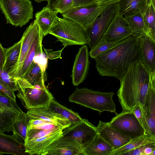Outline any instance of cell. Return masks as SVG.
I'll list each match as a JSON object with an SVG mask.
<instances>
[{
	"mask_svg": "<svg viewBox=\"0 0 155 155\" xmlns=\"http://www.w3.org/2000/svg\"><path fill=\"white\" fill-rule=\"evenodd\" d=\"M137 38L132 35L116 43L94 58L95 67L99 74L114 77L120 81L130 66L139 61Z\"/></svg>",
	"mask_w": 155,
	"mask_h": 155,
	"instance_id": "1",
	"label": "cell"
},
{
	"mask_svg": "<svg viewBox=\"0 0 155 155\" xmlns=\"http://www.w3.org/2000/svg\"><path fill=\"white\" fill-rule=\"evenodd\" d=\"M151 73L139 61L131 65L122 76L117 94L122 110L143 105L148 90Z\"/></svg>",
	"mask_w": 155,
	"mask_h": 155,
	"instance_id": "2",
	"label": "cell"
},
{
	"mask_svg": "<svg viewBox=\"0 0 155 155\" xmlns=\"http://www.w3.org/2000/svg\"><path fill=\"white\" fill-rule=\"evenodd\" d=\"M114 93L93 91L86 88H76L70 96L69 101L93 110L100 114L104 111L117 114L116 105L113 100Z\"/></svg>",
	"mask_w": 155,
	"mask_h": 155,
	"instance_id": "3",
	"label": "cell"
},
{
	"mask_svg": "<svg viewBox=\"0 0 155 155\" xmlns=\"http://www.w3.org/2000/svg\"><path fill=\"white\" fill-rule=\"evenodd\" d=\"M48 34L61 41L64 47L74 45H87L88 38L85 29L69 19L58 17Z\"/></svg>",
	"mask_w": 155,
	"mask_h": 155,
	"instance_id": "4",
	"label": "cell"
},
{
	"mask_svg": "<svg viewBox=\"0 0 155 155\" xmlns=\"http://www.w3.org/2000/svg\"><path fill=\"white\" fill-rule=\"evenodd\" d=\"M0 10L7 23L16 27H21L33 18V7L30 0H0Z\"/></svg>",
	"mask_w": 155,
	"mask_h": 155,
	"instance_id": "5",
	"label": "cell"
},
{
	"mask_svg": "<svg viewBox=\"0 0 155 155\" xmlns=\"http://www.w3.org/2000/svg\"><path fill=\"white\" fill-rule=\"evenodd\" d=\"M120 10L119 2L107 4L92 25L86 30L88 38L87 45L91 49L102 37Z\"/></svg>",
	"mask_w": 155,
	"mask_h": 155,
	"instance_id": "6",
	"label": "cell"
},
{
	"mask_svg": "<svg viewBox=\"0 0 155 155\" xmlns=\"http://www.w3.org/2000/svg\"><path fill=\"white\" fill-rule=\"evenodd\" d=\"M107 123L122 134L131 139L148 134L132 110H122Z\"/></svg>",
	"mask_w": 155,
	"mask_h": 155,
	"instance_id": "7",
	"label": "cell"
},
{
	"mask_svg": "<svg viewBox=\"0 0 155 155\" xmlns=\"http://www.w3.org/2000/svg\"><path fill=\"white\" fill-rule=\"evenodd\" d=\"M97 133L96 127L88 120L82 118L80 121L64 129L62 137L77 143L84 150Z\"/></svg>",
	"mask_w": 155,
	"mask_h": 155,
	"instance_id": "8",
	"label": "cell"
},
{
	"mask_svg": "<svg viewBox=\"0 0 155 155\" xmlns=\"http://www.w3.org/2000/svg\"><path fill=\"white\" fill-rule=\"evenodd\" d=\"M16 95L26 109L48 107L54 98L45 85L36 84L23 91L18 90Z\"/></svg>",
	"mask_w": 155,
	"mask_h": 155,
	"instance_id": "9",
	"label": "cell"
},
{
	"mask_svg": "<svg viewBox=\"0 0 155 155\" xmlns=\"http://www.w3.org/2000/svg\"><path fill=\"white\" fill-rule=\"evenodd\" d=\"M107 5L94 4L74 7L62 15L80 25L86 30L92 25Z\"/></svg>",
	"mask_w": 155,
	"mask_h": 155,
	"instance_id": "10",
	"label": "cell"
},
{
	"mask_svg": "<svg viewBox=\"0 0 155 155\" xmlns=\"http://www.w3.org/2000/svg\"><path fill=\"white\" fill-rule=\"evenodd\" d=\"M24 113L16 101L0 92V132L11 131L14 123Z\"/></svg>",
	"mask_w": 155,
	"mask_h": 155,
	"instance_id": "11",
	"label": "cell"
},
{
	"mask_svg": "<svg viewBox=\"0 0 155 155\" xmlns=\"http://www.w3.org/2000/svg\"><path fill=\"white\" fill-rule=\"evenodd\" d=\"M136 47L139 61L150 73H155V40L147 35L138 37Z\"/></svg>",
	"mask_w": 155,
	"mask_h": 155,
	"instance_id": "12",
	"label": "cell"
},
{
	"mask_svg": "<svg viewBox=\"0 0 155 155\" xmlns=\"http://www.w3.org/2000/svg\"><path fill=\"white\" fill-rule=\"evenodd\" d=\"M132 35L127 21L119 11L102 38L108 42L117 43Z\"/></svg>",
	"mask_w": 155,
	"mask_h": 155,
	"instance_id": "13",
	"label": "cell"
},
{
	"mask_svg": "<svg viewBox=\"0 0 155 155\" xmlns=\"http://www.w3.org/2000/svg\"><path fill=\"white\" fill-rule=\"evenodd\" d=\"M88 47L83 45L76 55L71 75L72 83L78 86L82 83L87 74L90 65Z\"/></svg>",
	"mask_w": 155,
	"mask_h": 155,
	"instance_id": "14",
	"label": "cell"
},
{
	"mask_svg": "<svg viewBox=\"0 0 155 155\" xmlns=\"http://www.w3.org/2000/svg\"><path fill=\"white\" fill-rule=\"evenodd\" d=\"M140 106L146 120L150 134L155 137V73H151L150 83L144 103Z\"/></svg>",
	"mask_w": 155,
	"mask_h": 155,
	"instance_id": "15",
	"label": "cell"
},
{
	"mask_svg": "<svg viewBox=\"0 0 155 155\" xmlns=\"http://www.w3.org/2000/svg\"><path fill=\"white\" fill-rule=\"evenodd\" d=\"M84 155L83 148L78 144L62 136L49 145L41 155Z\"/></svg>",
	"mask_w": 155,
	"mask_h": 155,
	"instance_id": "16",
	"label": "cell"
},
{
	"mask_svg": "<svg viewBox=\"0 0 155 155\" xmlns=\"http://www.w3.org/2000/svg\"><path fill=\"white\" fill-rule=\"evenodd\" d=\"M96 128L98 133L112 146L114 150L124 145L131 140L110 126L107 122L100 120Z\"/></svg>",
	"mask_w": 155,
	"mask_h": 155,
	"instance_id": "17",
	"label": "cell"
},
{
	"mask_svg": "<svg viewBox=\"0 0 155 155\" xmlns=\"http://www.w3.org/2000/svg\"><path fill=\"white\" fill-rule=\"evenodd\" d=\"M40 29L35 19L24 31L21 38V47L19 60L16 68L11 75L12 78L14 79L20 70L26 55Z\"/></svg>",
	"mask_w": 155,
	"mask_h": 155,
	"instance_id": "18",
	"label": "cell"
},
{
	"mask_svg": "<svg viewBox=\"0 0 155 155\" xmlns=\"http://www.w3.org/2000/svg\"><path fill=\"white\" fill-rule=\"evenodd\" d=\"M46 79L45 73L43 72L39 65L33 62L24 77L16 81L18 90L23 91L38 84L45 85Z\"/></svg>",
	"mask_w": 155,
	"mask_h": 155,
	"instance_id": "19",
	"label": "cell"
},
{
	"mask_svg": "<svg viewBox=\"0 0 155 155\" xmlns=\"http://www.w3.org/2000/svg\"><path fill=\"white\" fill-rule=\"evenodd\" d=\"M26 114L29 119H43L58 124L64 129L71 125L68 120L51 112L48 107L33 108L28 110Z\"/></svg>",
	"mask_w": 155,
	"mask_h": 155,
	"instance_id": "20",
	"label": "cell"
},
{
	"mask_svg": "<svg viewBox=\"0 0 155 155\" xmlns=\"http://www.w3.org/2000/svg\"><path fill=\"white\" fill-rule=\"evenodd\" d=\"M63 130L26 142L25 143V152L28 155H41L46 148L62 136Z\"/></svg>",
	"mask_w": 155,
	"mask_h": 155,
	"instance_id": "21",
	"label": "cell"
},
{
	"mask_svg": "<svg viewBox=\"0 0 155 155\" xmlns=\"http://www.w3.org/2000/svg\"><path fill=\"white\" fill-rule=\"evenodd\" d=\"M44 37L40 28L26 55L20 70L14 78L16 80L22 78L24 77L33 63L34 58L37 54L42 50V43Z\"/></svg>",
	"mask_w": 155,
	"mask_h": 155,
	"instance_id": "22",
	"label": "cell"
},
{
	"mask_svg": "<svg viewBox=\"0 0 155 155\" xmlns=\"http://www.w3.org/2000/svg\"><path fill=\"white\" fill-rule=\"evenodd\" d=\"M58 13L56 10L47 5L36 13L35 20L41 28L44 36L48 34L50 29L56 23Z\"/></svg>",
	"mask_w": 155,
	"mask_h": 155,
	"instance_id": "23",
	"label": "cell"
},
{
	"mask_svg": "<svg viewBox=\"0 0 155 155\" xmlns=\"http://www.w3.org/2000/svg\"><path fill=\"white\" fill-rule=\"evenodd\" d=\"M0 152L15 155L28 154L24 143L16 140L12 135L0 132Z\"/></svg>",
	"mask_w": 155,
	"mask_h": 155,
	"instance_id": "24",
	"label": "cell"
},
{
	"mask_svg": "<svg viewBox=\"0 0 155 155\" xmlns=\"http://www.w3.org/2000/svg\"><path fill=\"white\" fill-rule=\"evenodd\" d=\"M113 150L112 146L97 133L84 151V155H110Z\"/></svg>",
	"mask_w": 155,
	"mask_h": 155,
	"instance_id": "25",
	"label": "cell"
},
{
	"mask_svg": "<svg viewBox=\"0 0 155 155\" xmlns=\"http://www.w3.org/2000/svg\"><path fill=\"white\" fill-rule=\"evenodd\" d=\"M21 43V39L12 46L5 48V60L2 70L8 73L10 77L18 63L20 53Z\"/></svg>",
	"mask_w": 155,
	"mask_h": 155,
	"instance_id": "26",
	"label": "cell"
},
{
	"mask_svg": "<svg viewBox=\"0 0 155 155\" xmlns=\"http://www.w3.org/2000/svg\"><path fill=\"white\" fill-rule=\"evenodd\" d=\"M124 17L133 36L138 37L144 35H148L142 13H135Z\"/></svg>",
	"mask_w": 155,
	"mask_h": 155,
	"instance_id": "27",
	"label": "cell"
},
{
	"mask_svg": "<svg viewBox=\"0 0 155 155\" xmlns=\"http://www.w3.org/2000/svg\"><path fill=\"white\" fill-rule=\"evenodd\" d=\"M153 143H155V137L145 134L131 139L124 145L113 150L110 155H124L126 153L140 146Z\"/></svg>",
	"mask_w": 155,
	"mask_h": 155,
	"instance_id": "28",
	"label": "cell"
},
{
	"mask_svg": "<svg viewBox=\"0 0 155 155\" xmlns=\"http://www.w3.org/2000/svg\"><path fill=\"white\" fill-rule=\"evenodd\" d=\"M149 0H121L120 13L124 17L132 14L142 13L145 9Z\"/></svg>",
	"mask_w": 155,
	"mask_h": 155,
	"instance_id": "29",
	"label": "cell"
},
{
	"mask_svg": "<svg viewBox=\"0 0 155 155\" xmlns=\"http://www.w3.org/2000/svg\"><path fill=\"white\" fill-rule=\"evenodd\" d=\"M48 107L51 112L69 120L71 124L80 121L82 119L77 112L60 104L54 98L51 101Z\"/></svg>",
	"mask_w": 155,
	"mask_h": 155,
	"instance_id": "30",
	"label": "cell"
},
{
	"mask_svg": "<svg viewBox=\"0 0 155 155\" xmlns=\"http://www.w3.org/2000/svg\"><path fill=\"white\" fill-rule=\"evenodd\" d=\"M29 119L26 113L24 112L16 121L11 130L12 135L19 142L25 144L27 134V127Z\"/></svg>",
	"mask_w": 155,
	"mask_h": 155,
	"instance_id": "31",
	"label": "cell"
},
{
	"mask_svg": "<svg viewBox=\"0 0 155 155\" xmlns=\"http://www.w3.org/2000/svg\"><path fill=\"white\" fill-rule=\"evenodd\" d=\"M142 14L148 35L155 40V7L149 0Z\"/></svg>",
	"mask_w": 155,
	"mask_h": 155,
	"instance_id": "32",
	"label": "cell"
},
{
	"mask_svg": "<svg viewBox=\"0 0 155 155\" xmlns=\"http://www.w3.org/2000/svg\"><path fill=\"white\" fill-rule=\"evenodd\" d=\"M116 43L114 42H108L101 38L91 49L89 54L91 58H94L112 46Z\"/></svg>",
	"mask_w": 155,
	"mask_h": 155,
	"instance_id": "33",
	"label": "cell"
},
{
	"mask_svg": "<svg viewBox=\"0 0 155 155\" xmlns=\"http://www.w3.org/2000/svg\"><path fill=\"white\" fill-rule=\"evenodd\" d=\"M64 129L63 128L52 130L27 128V134L25 143L30 140L43 137Z\"/></svg>",
	"mask_w": 155,
	"mask_h": 155,
	"instance_id": "34",
	"label": "cell"
},
{
	"mask_svg": "<svg viewBox=\"0 0 155 155\" xmlns=\"http://www.w3.org/2000/svg\"><path fill=\"white\" fill-rule=\"evenodd\" d=\"M0 83L14 91H18V87L16 80L0 68Z\"/></svg>",
	"mask_w": 155,
	"mask_h": 155,
	"instance_id": "35",
	"label": "cell"
},
{
	"mask_svg": "<svg viewBox=\"0 0 155 155\" xmlns=\"http://www.w3.org/2000/svg\"><path fill=\"white\" fill-rule=\"evenodd\" d=\"M74 1V0H54L51 8L62 14L73 7Z\"/></svg>",
	"mask_w": 155,
	"mask_h": 155,
	"instance_id": "36",
	"label": "cell"
},
{
	"mask_svg": "<svg viewBox=\"0 0 155 155\" xmlns=\"http://www.w3.org/2000/svg\"><path fill=\"white\" fill-rule=\"evenodd\" d=\"M131 110L143 127L146 133L150 136L146 120L139 104L134 106Z\"/></svg>",
	"mask_w": 155,
	"mask_h": 155,
	"instance_id": "37",
	"label": "cell"
},
{
	"mask_svg": "<svg viewBox=\"0 0 155 155\" xmlns=\"http://www.w3.org/2000/svg\"><path fill=\"white\" fill-rule=\"evenodd\" d=\"M48 58L43 50L38 52L35 57L33 62L37 63L41 68L43 72L45 73L47 67Z\"/></svg>",
	"mask_w": 155,
	"mask_h": 155,
	"instance_id": "38",
	"label": "cell"
},
{
	"mask_svg": "<svg viewBox=\"0 0 155 155\" xmlns=\"http://www.w3.org/2000/svg\"><path fill=\"white\" fill-rule=\"evenodd\" d=\"M143 155H155V143L146 145L143 151Z\"/></svg>",
	"mask_w": 155,
	"mask_h": 155,
	"instance_id": "39",
	"label": "cell"
},
{
	"mask_svg": "<svg viewBox=\"0 0 155 155\" xmlns=\"http://www.w3.org/2000/svg\"><path fill=\"white\" fill-rule=\"evenodd\" d=\"M147 144L129 151L124 154V155H143V150Z\"/></svg>",
	"mask_w": 155,
	"mask_h": 155,
	"instance_id": "40",
	"label": "cell"
},
{
	"mask_svg": "<svg viewBox=\"0 0 155 155\" xmlns=\"http://www.w3.org/2000/svg\"><path fill=\"white\" fill-rule=\"evenodd\" d=\"M96 0H74L73 7L93 5Z\"/></svg>",
	"mask_w": 155,
	"mask_h": 155,
	"instance_id": "41",
	"label": "cell"
},
{
	"mask_svg": "<svg viewBox=\"0 0 155 155\" xmlns=\"http://www.w3.org/2000/svg\"><path fill=\"white\" fill-rule=\"evenodd\" d=\"M5 60V48L0 43V68L2 70Z\"/></svg>",
	"mask_w": 155,
	"mask_h": 155,
	"instance_id": "42",
	"label": "cell"
},
{
	"mask_svg": "<svg viewBox=\"0 0 155 155\" xmlns=\"http://www.w3.org/2000/svg\"><path fill=\"white\" fill-rule=\"evenodd\" d=\"M121 0H100L95 4L98 5L108 4L119 2Z\"/></svg>",
	"mask_w": 155,
	"mask_h": 155,
	"instance_id": "43",
	"label": "cell"
},
{
	"mask_svg": "<svg viewBox=\"0 0 155 155\" xmlns=\"http://www.w3.org/2000/svg\"><path fill=\"white\" fill-rule=\"evenodd\" d=\"M54 0H47V1L48 2V4L47 6L51 8L52 4Z\"/></svg>",
	"mask_w": 155,
	"mask_h": 155,
	"instance_id": "44",
	"label": "cell"
},
{
	"mask_svg": "<svg viewBox=\"0 0 155 155\" xmlns=\"http://www.w3.org/2000/svg\"><path fill=\"white\" fill-rule=\"evenodd\" d=\"M34 1H35L37 3H40L41 2L44 1H47V0H33Z\"/></svg>",
	"mask_w": 155,
	"mask_h": 155,
	"instance_id": "45",
	"label": "cell"
},
{
	"mask_svg": "<svg viewBox=\"0 0 155 155\" xmlns=\"http://www.w3.org/2000/svg\"><path fill=\"white\" fill-rule=\"evenodd\" d=\"M100 0H96L93 4H94Z\"/></svg>",
	"mask_w": 155,
	"mask_h": 155,
	"instance_id": "46",
	"label": "cell"
},
{
	"mask_svg": "<svg viewBox=\"0 0 155 155\" xmlns=\"http://www.w3.org/2000/svg\"><path fill=\"white\" fill-rule=\"evenodd\" d=\"M2 154H3L2 153H1L0 152V155H1Z\"/></svg>",
	"mask_w": 155,
	"mask_h": 155,
	"instance_id": "47",
	"label": "cell"
}]
</instances>
